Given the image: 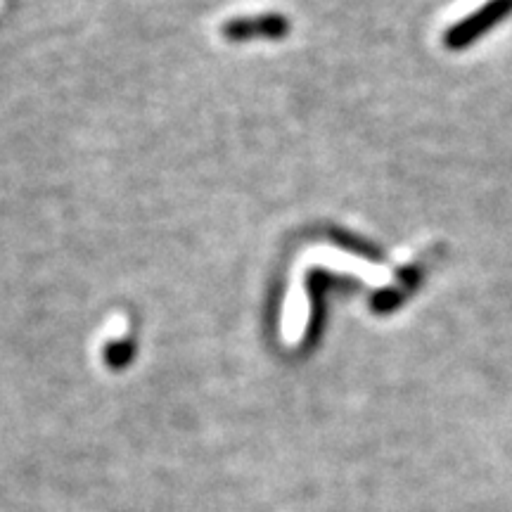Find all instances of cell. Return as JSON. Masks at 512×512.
<instances>
[{
  "mask_svg": "<svg viewBox=\"0 0 512 512\" xmlns=\"http://www.w3.org/2000/svg\"><path fill=\"white\" fill-rule=\"evenodd\" d=\"M510 12H512V0H489L484 8H479L475 12V15L463 19L458 27L448 31L446 43L451 48H463L467 43L475 41L477 36H482L484 31L496 27V24L501 22L505 15H510Z\"/></svg>",
  "mask_w": 512,
  "mask_h": 512,
  "instance_id": "obj_1",
  "label": "cell"
},
{
  "mask_svg": "<svg viewBox=\"0 0 512 512\" xmlns=\"http://www.w3.org/2000/svg\"><path fill=\"white\" fill-rule=\"evenodd\" d=\"M287 29V22L283 17H256V19H238V22L228 24L226 34L235 38H245L247 34H254V31H264V34L278 36Z\"/></svg>",
  "mask_w": 512,
  "mask_h": 512,
  "instance_id": "obj_2",
  "label": "cell"
}]
</instances>
